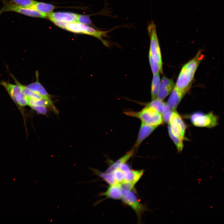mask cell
Listing matches in <instances>:
<instances>
[{
  "label": "cell",
  "instance_id": "603a6c76",
  "mask_svg": "<svg viewBox=\"0 0 224 224\" xmlns=\"http://www.w3.org/2000/svg\"><path fill=\"white\" fill-rule=\"evenodd\" d=\"M168 129L170 137L176 146L178 152H181L183 147V140L173 135L171 131L169 124L168 126Z\"/></svg>",
  "mask_w": 224,
  "mask_h": 224
},
{
  "label": "cell",
  "instance_id": "484cf974",
  "mask_svg": "<svg viewBox=\"0 0 224 224\" xmlns=\"http://www.w3.org/2000/svg\"><path fill=\"white\" fill-rule=\"evenodd\" d=\"M173 111L171 109L167 103H165L163 107L161 113L163 122L166 123H169Z\"/></svg>",
  "mask_w": 224,
  "mask_h": 224
},
{
  "label": "cell",
  "instance_id": "d6986e66",
  "mask_svg": "<svg viewBox=\"0 0 224 224\" xmlns=\"http://www.w3.org/2000/svg\"><path fill=\"white\" fill-rule=\"evenodd\" d=\"M31 8L47 15L52 12L54 6L51 4L36 2Z\"/></svg>",
  "mask_w": 224,
  "mask_h": 224
},
{
  "label": "cell",
  "instance_id": "8992f818",
  "mask_svg": "<svg viewBox=\"0 0 224 224\" xmlns=\"http://www.w3.org/2000/svg\"><path fill=\"white\" fill-rule=\"evenodd\" d=\"M121 199L124 203L134 211L137 214L138 221L140 222L142 215L146 210V208L139 201L135 194L131 190L122 191Z\"/></svg>",
  "mask_w": 224,
  "mask_h": 224
},
{
  "label": "cell",
  "instance_id": "52a82bcc",
  "mask_svg": "<svg viewBox=\"0 0 224 224\" xmlns=\"http://www.w3.org/2000/svg\"><path fill=\"white\" fill-rule=\"evenodd\" d=\"M169 123L173 135L183 140L186 126L181 117L175 110L172 112Z\"/></svg>",
  "mask_w": 224,
  "mask_h": 224
},
{
  "label": "cell",
  "instance_id": "4316f807",
  "mask_svg": "<svg viewBox=\"0 0 224 224\" xmlns=\"http://www.w3.org/2000/svg\"><path fill=\"white\" fill-rule=\"evenodd\" d=\"M112 175L119 184H121L124 182L125 174L119 168L114 170L111 172Z\"/></svg>",
  "mask_w": 224,
  "mask_h": 224
},
{
  "label": "cell",
  "instance_id": "8fae6325",
  "mask_svg": "<svg viewBox=\"0 0 224 224\" xmlns=\"http://www.w3.org/2000/svg\"><path fill=\"white\" fill-rule=\"evenodd\" d=\"M188 91L178 89L175 86L169 97L167 104L171 109L175 111Z\"/></svg>",
  "mask_w": 224,
  "mask_h": 224
},
{
  "label": "cell",
  "instance_id": "30bf717a",
  "mask_svg": "<svg viewBox=\"0 0 224 224\" xmlns=\"http://www.w3.org/2000/svg\"><path fill=\"white\" fill-rule=\"evenodd\" d=\"M77 14L68 12H51L47 15L48 18L53 22L61 21L66 23L76 22Z\"/></svg>",
  "mask_w": 224,
  "mask_h": 224
},
{
  "label": "cell",
  "instance_id": "7402d4cb",
  "mask_svg": "<svg viewBox=\"0 0 224 224\" xmlns=\"http://www.w3.org/2000/svg\"><path fill=\"white\" fill-rule=\"evenodd\" d=\"M90 169L94 174L102 178L110 185L119 184L114 179L111 173L102 172L96 169L91 168Z\"/></svg>",
  "mask_w": 224,
  "mask_h": 224
},
{
  "label": "cell",
  "instance_id": "ffe728a7",
  "mask_svg": "<svg viewBox=\"0 0 224 224\" xmlns=\"http://www.w3.org/2000/svg\"><path fill=\"white\" fill-rule=\"evenodd\" d=\"M11 75L16 84L20 87L22 93L26 96L29 97L35 100H39L44 98L48 97L43 96L38 93L33 92L29 90L27 88L26 86L23 85L20 83L12 74H11Z\"/></svg>",
  "mask_w": 224,
  "mask_h": 224
},
{
  "label": "cell",
  "instance_id": "d4e9b609",
  "mask_svg": "<svg viewBox=\"0 0 224 224\" xmlns=\"http://www.w3.org/2000/svg\"><path fill=\"white\" fill-rule=\"evenodd\" d=\"M17 6L26 7H31L36 2L34 0H8Z\"/></svg>",
  "mask_w": 224,
  "mask_h": 224
},
{
  "label": "cell",
  "instance_id": "6da1fadb",
  "mask_svg": "<svg viewBox=\"0 0 224 224\" xmlns=\"http://www.w3.org/2000/svg\"><path fill=\"white\" fill-rule=\"evenodd\" d=\"M203 57L201 52L199 51L193 58L182 67L175 84L176 87L187 91L189 90Z\"/></svg>",
  "mask_w": 224,
  "mask_h": 224
},
{
  "label": "cell",
  "instance_id": "3957f363",
  "mask_svg": "<svg viewBox=\"0 0 224 224\" xmlns=\"http://www.w3.org/2000/svg\"><path fill=\"white\" fill-rule=\"evenodd\" d=\"M147 30L150 38L149 55L151 56L157 64L159 69V72L162 73L163 69L161 54L156 26L153 21L148 24Z\"/></svg>",
  "mask_w": 224,
  "mask_h": 224
},
{
  "label": "cell",
  "instance_id": "1f68e13d",
  "mask_svg": "<svg viewBox=\"0 0 224 224\" xmlns=\"http://www.w3.org/2000/svg\"><path fill=\"white\" fill-rule=\"evenodd\" d=\"M114 29H115V27L113 28H112V29H111V30H107V33H108L109 32H110L112 31V30H114ZM106 36H107V35H106ZM102 43H103V44H105V45L106 46H108V45H109V44H109V43L107 41H106L105 40H103V41H102Z\"/></svg>",
  "mask_w": 224,
  "mask_h": 224
},
{
  "label": "cell",
  "instance_id": "9a60e30c",
  "mask_svg": "<svg viewBox=\"0 0 224 224\" xmlns=\"http://www.w3.org/2000/svg\"><path fill=\"white\" fill-rule=\"evenodd\" d=\"M136 149L133 147L124 155L117 160L112 164L106 170L105 172L111 173L114 170L118 168L120 166L123 164L128 160L133 155Z\"/></svg>",
  "mask_w": 224,
  "mask_h": 224
},
{
  "label": "cell",
  "instance_id": "5bb4252c",
  "mask_svg": "<svg viewBox=\"0 0 224 224\" xmlns=\"http://www.w3.org/2000/svg\"><path fill=\"white\" fill-rule=\"evenodd\" d=\"M111 199L118 200L121 199L122 190L120 184L110 185L107 190L100 194Z\"/></svg>",
  "mask_w": 224,
  "mask_h": 224
},
{
  "label": "cell",
  "instance_id": "ac0fdd59",
  "mask_svg": "<svg viewBox=\"0 0 224 224\" xmlns=\"http://www.w3.org/2000/svg\"><path fill=\"white\" fill-rule=\"evenodd\" d=\"M27 105L31 108L33 106H44L47 107L52 105V102L49 97H46L39 100H35L26 96Z\"/></svg>",
  "mask_w": 224,
  "mask_h": 224
},
{
  "label": "cell",
  "instance_id": "44dd1931",
  "mask_svg": "<svg viewBox=\"0 0 224 224\" xmlns=\"http://www.w3.org/2000/svg\"><path fill=\"white\" fill-rule=\"evenodd\" d=\"M160 82L159 72L153 74L151 85V93L152 100L157 98Z\"/></svg>",
  "mask_w": 224,
  "mask_h": 224
},
{
  "label": "cell",
  "instance_id": "2e32d148",
  "mask_svg": "<svg viewBox=\"0 0 224 224\" xmlns=\"http://www.w3.org/2000/svg\"><path fill=\"white\" fill-rule=\"evenodd\" d=\"M36 80L35 82L30 83L26 86L27 89L34 92L43 96L49 97V95L38 80V72L36 73Z\"/></svg>",
  "mask_w": 224,
  "mask_h": 224
},
{
  "label": "cell",
  "instance_id": "e0dca14e",
  "mask_svg": "<svg viewBox=\"0 0 224 224\" xmlns=\"http://www.w3.org/2000/svg\"><path fill=\"white\" fill-rule=\"evenodd\" d=\"M143 170H133L131 169L125 173L124 182H131L136 184L143 174Z\"/></svg>",
  "mask_w": 224,
  "mask_h": 224
},
{
  "label": "cell",
  "instance_id": "4dcf8cb0",
  "mask_svg": "<svg viewBox=\"0 0 224 224\" xmlns=\"http://www.w3.org/2000/svg\"><path fill=\"white\" fill-rule=\"evenodd\" d=\"M118 168L124 173L131 169L129 165L126 163L122 164Z\"/></svg>",
  "mask_w": 224,
  "mask_h": 224
},
{
  "label": "cell",
  "instance_id": "f546056e",
  "mask_svg": "<svg viewBox=\"0 0 224 224\" xmlns=\"http://www.w3.org/2000/svg\"><path fill=\"white\" fill-rule=\"evenodd\" d=\"M47 107L44 106H33L31 108L39 113L45 114L47 112Z\"/></svg>",
  "mask_w": 224,
  "mask_h": 224
},
{
  "label": "cell",
  "instance_id": "5b68a950",
  "mask_svg": "<svg viewBox=\"0 0 224 224\" xmlns=\"http://www.w3.org/2000/svg\"><path fill=\"white\" fill-rule=\"evenodd\" d=\"M190 120L195 126L198 127L212 128L217 125L218 119L212 112L205 114L201 112H196L190 116Z\"/></svg>",
  "mask_w": 224,
  "mask_h": 224
},
{
  "label": "cell",
  "instance_id": "83f0119b",
  "mask_svg": "<svg viewBox=\"0 0 224 224\" xmlns=\"http://www.w3.org/2000/svg\"><path fill=\"white\" fill-rule=\"evenodd\" d=\"M76 22L85 25H90L92 24L89 17L86 15H77Z\"/></svg>",
  "mask_w": 224,
  "mask_h": 224
},
{
  "label": "cell",
  "instance_id": "4fadbf2b",
  "mask_svg": "<svg viewBox=\"0 0 224 224\" xmlns=\"http://www.w3.org/2000/svg\"><path fill=\"white\" fill-rule=\"evenodd\" d=\"M65 29L72 32L90 35L91 33L92 27L77 22H74L67 23Z\"/></svg>",
  "mask_w": 224,
  "mask_h": 224
},
{
  "label": "cell",
  "instance_id": "ba28073f",
  "mask_svg": "<svg viewBox=\"0 0 224 224\" xmlns=\"http://www.w3.org/2000/svg\"><path fill=\"white\" fill-rule=\"evenodd\" d=\"M0 84L5 88L15 102L22 106L27 105L26 96L18 85L3 81L0 82Z\"/></svg>",
  "mask_w": 224,
  "mask_h": 224
},
{
  "label": "cell",
  "instance_id": "f1b7e54d",
  "mask_svg": "<svg viewBox=\"0 0 224 224\" xmlns=\"http://www.w3.org/2000/svg\"><path fill=\"white\" fill-rule=\"evenodd\" d=\"M149 60L153 74L159 72V68L151 55H149Z\"/></svg>",
  "mask_w": 224,
  "mask_h": 224
},
{
  "label": "cell",
  "instance_id": "277c9868",
  "mask_svg": "<svg viewBox=\"0 0 224 224\" xmlns=\"http://www.w3.org/2000/svg\"><path fill=\"white\" fill-rule=\"evenodd\" d=\"M1 1L3 6L0 9V15L4 12H12L34 17L44 18L47 16V15L32 8L17 6L11 3L8 0Z\"/></svg>",
  "mask_w": 224,
  "mask_h": 224
},
{
  "label": "cell",
  "instance_id": "9c48e42d",
  "mask_svg": "<svg viewBox=\"0 0 224 224\" xmlns=\"http://www.w3.org/2000/svg\"><path fill=\"white\" fill-rule=\"evenodd\" d=\"M175 86L173 80L163 76L160 80L156 98L163 100L171 92Z\"/></svg>",
  "mask_w": 224,
  "mask_h": 224
},
{
  "label": "cell",
  "instance_id": "7c38bea8",
  "mask_svg": "<svg viewBox=\"0 0 224 224\" xmlns=\"http://www.w3.org/2000/svg\"><path fill=\"white\" fill-rule=\"evenodd\" d=\"M157 127L141 123L138 137L133 147L136 149H137L142 142L152 133Z\"/></svg>",
  "mask_w": 224,
  "mask_h": 224
},
{
  "label": "cell",
  "instance_id": "7a4b0ae2",
  "mask_svg": "<svg viewBox=\"0 0 224 224\" xmlns=\"http://www.w3.org/2000/svg\"><path fill=\"white\" fill-rule=\"evenodd\" d=\"M124 113L128 116L139 119L141 123L149 125L158 127L163 122L161 114L149 106H145V107L138 111L126 110Z\"/></svg>",
  "mask_w": 224,
  "mask_h": 224
},
{
  "label": "cell",
  "instance_id": "cb8c5ba5",
  "mask_svg": "<svg viewBox=\"0 0 224 224\" xmlns=\"http://www.w3.org/2000/svg\"><path fill=\"white\" fill-rule=\"evenodd\" d=\"M165 103L163 100L156 98L152 100L151 101L145 104V105L154 108L161 114L162 108Z\"/></svg>",
  "mask_w": 224,
  "mask_h": 224
}]
</instances>
